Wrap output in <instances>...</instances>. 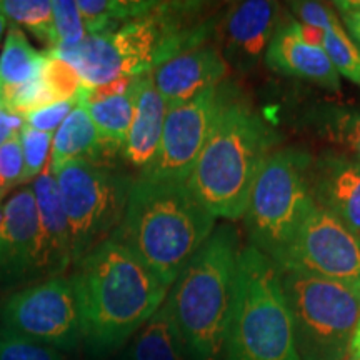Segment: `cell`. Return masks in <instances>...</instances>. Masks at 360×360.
<instances>
[{
  "mask_svg": "<svg viewBox=\"0 0 360 360\" xmlns=\"http://www.w3.org/2000/svg\"><path fill=\"white\" fill-rule=\"evenodd\" d=\"M82 319V345L94 359L122 350L162 307L170 287L137 255L105 240L70 276Z\"/></svg>",
  "mask_w": 360,
  "mask_h": 360,
  "instance_id": "6da1fadb",
  "label": "cell"
},
{
  "mask_svg": "<svg viewBox=\"0 0 360 360\" xmlns=\"http://www.w3.org/2000/svg\"><path fill=\"white\" fill-rule=\"evenodd\" d=\"M215 219L182 180L135 177L110 240L137 255L167 287L215 229Z\"/></svg>",
  "mask_w": 360,
  "mask_h": 360,
  "instance_id": "7a4b0ae2",
  "label": "cell"
},
{
  "mask_svg": "<svg viewBox=\"0 0 360 360\" xmlns=\"http://www.w3.org/2000/svg\"><path fill=\"white\" fill-rule=\"evenodd\" d=\"M277 143L278 135L265 117L232 90L187 186L215 219H244L255 179Z\"/></svg>",
  "mask_w": 360,
  "mask_h": 360,
  "instance_id": "3957f363",
  "label": "cell"
},
{
  "mask_svg": "<svg viewBox=\"0 0 360 360\" xmlns=\"http://www.w3.org/2000/svg\"><path fill=\"white\" fill-rule=\"evenodd\" d=\"M187 11V4L159 2L146 17L52 52L74 67L87 90L119 79L141 77L177 53L205 42V27L184 24Z\"/></svg>",
  "mask_w": 360,
  "mask_h": 360,
  "instance_id": "277c9868",
  "label": "cell"
},
{
  "mask_svg": "<svg viewBox=\"0 0 360 360\" xmlns=\"http://www.w3.org/2000/svg\"><path fill=\"white\" fill-rule=\"evenodd\" d=\"M240 249L233 225H215L170 287L164 304L193 360H224Z\"/></svg>",
  "mask_w": 360,
  "mask_h": 360,
  "instance_id": "5b68a950",
  "label": "cell"
},
{
  "mask_svg": "<svg viewBox=\"0 0 360 360\" xmlns=\"http://www.w3.org/2000/svg\"><path fill=\"white\" fill-rule=\"evenodd\" d=\"M224 360H302L278 269L252 245L238 252Z\"/></svg>",
  "mask_w": 360,
  "mask_h": 360,
  "instance_id": "8992f818",
  "label": "cell"
},
{
  "mask_svg": "<svg viewBox=\"0 0 360 360\" xmlns=\"http://www.w3.org/2000/svg\"><path fill=\"white\" fill-rule=\"evenodd\" d=\"M314 155L299 147L274 150L252 187L244 215L254 249L274 264L294 240L314 207L310 172Z\"/></svg>",
  "mask_w": 360,
  "mask_h": 360,
  "instance_id": "52a82bcc",
  "label": "cell"
},
{
  "mask_svg": "<svg viewBox=\"0 0 360 360\" xmlns=\"http://www.w3.org/2000/svg\"><path fill=\"white\" fill-rule=\"evenodd\" d=\"M302 360H345L360 321V290L278 269Z\"/></svg>",
  "mask_w": 360,
  "mask_h": 360,
  "instance_id": "ba28073f",
  "label": "cell"
},
{
  "mask_svg": "<svg viewBox=\"0 0 360 360\" xmlns=\"http://www.w3.org/2000/svg\"><path fill=\"white\" fill-rule=\"evenodd\" d=\"M52 172L69 222L75 267L119 227L135 177L105 162L85 160L65 162Z\"/></svg>",
  "mask_w": 360,
  "mask_h": 360,
  "instance_id": "9c48e42d",
  "label": "cell"
},
{
  "mask_svg": "<svg viewBox=\"0 0 360 360\" xmlns=\"http://www.w3.org/2000/svg\"><path fill=\"white\" fill-rule=\"evenodd\" d=\"M7 330L58 350L82 347V319L70 277L57 276L12 292L0 305Z\"/></svg>",
  "mask_w": 360,
  "mask_h": 360,
  "instance_id": "30bf717a",
  "label": "cell"
},
{
  "mask_svg": "<svg viewBox=\"0 0 360 360\" xmlns=\"http://www.w3.org/2000/svg\"><path fill=\"white\" fill-rule=\"evenodd\" d=\"M276 267L360 290V238L314 204Z\"/></svg>",
  "mask_w": 360,
  "mask_h": 360,
  "instance_id": "8fae6325",
  "label": "cell"
},
{
  "mask_svg": "<svg viewBox=\"0 0 360 360\" xmlns=\"http://www.w3.org/2000/svg\"><path fill=\"white\" fill-rule=\"evenodd\" d=\"M232 90L231 85L222 82L192 101L169 109L155 160L147 172L137 177L187 182Z\"/></svg>",
  "mask_w": 360,
  "mask_h": 360,
  "instance_id": "7c38bea8",
  "label": "cell"
},
{
  "mask_svg": "<svg viewBox=\"0 0 360 360\" xmlns=\"http://www.w3.org/2000/svg\"><path fill=\"white\" fill-rule=\"evenodd\" d=\"M42 238L32 187L4 202L0 227V287L44 281Z\"/></svg>",
  "mask_w": 360,
  "mask_h": 360,
  "instance_id": "4fadbf2b",
  "label": "cell"
},
{
  "mask_svg": "<svg viewBox=\"0 0 360 360\" xmlns=\"http://www.w3.org/2000/svg\"><path fill=\"white\" fill-rule=\"evenodd\" d=\"M227 70L220 49L204 42L169 58L150 74L167 109H174L222 84Z\"/></svg>",
  "mask_w": 360,
  "mask_h": 360,
  "instance_id": "5bb4252c",
  "label": "cell"
},
{
  "mask_svg": "<svg viewBox=\"0 0 360 360\" xmlns=\"http://www.w3.org/2000/svg\"><path fill=\"white\" fill-rule=\"evenodd\" d=\"M278 7L267 0H247L227 12L220 24V52L227 64L250 70L265 57L278 29Z\"/></svg>",
  "mask_w": 360,
  "mask_h": 360,
  "instance_id": "9a60e30c",
  "label": "cell"
},
{
  "mask_svg": "<svg viewBox=\"0 0 360 360\" xmlns=\"http://www.w3.org/2000/svg\"><path fill=\"white\" fill-rule=\"evenodd\" d=\"M310 187L314 204L360 238V162L342 152L314 157Z\"/></svg>",
  "mask_w": 360,
  "mask_h": 360,
  "instance_id": "2e32d148",
  "label": "cell"
},
{
  "mask_svg": "<svg viewBox=\"0 0 360 360\" xmlns=\"http://www.w3.org/2000/svg\"><path fill=\"white\" fill-rule=\"evenodd\" d=\"M264 60L272 70L321 85L332 94L340 92V75L322 45L309 42L299 20L278 27L270 40Z\"/></svg>",
  "mask_w": 360,
  "mask_h": 360,
  "instance_id": "e0dca14e",
  "label": "cell"
},
{
  "mask_svg": "<svg viewBox=\"0 0 360 360\" xmlns=\"http://www.w3.org/2000/svg\"><path fill=\"white\" fill-rule=\"evenodd\" d=\"M42 238L44 277L64 276L72 265L70 231L51 165L32 182Z\"/></svg>",
  "mask_w": 360,
  "mask_h": 360,
  "instance_id": "ac0fdd59",
  "label": "cell"
},
{
  "mask_svg": "<svg viewBox=\"0 0 360 360\" xmlns=\"http://www.w3.org/2000/svg\"><path fill=\"white\" fill-rule=\"evenodd\" d=\"M167 112V105L157 92L152 74L141 75L137 82L134 120L127 141L120 152V157L130 167L137 170L139 175L147 172L152 162L155 160Z\"/></svg>",
  "mask_w": 360,
  "mask_h": 360,
  "instance_id": "d6986e66",
  "label": "cell"
},
{
  "mask_svg": "<svg viewBox=\"0 0 360 360\" xmlns=\"http://www.w3.org/2000/svg\"><path fill=\"white\" fill-rule=\"evenodd\" d=\"M110 157V152L101 141L96 124L92 122L85 107L79 102L53 134L49 165H51V169H57L65 162L72 160L105 162V164H109L107 160Z\"/></svg>",
  "mask_w": 360,
  "mask_h": 360,
  "instance_id": "ffe728a7",
  "label": "cell"
},
{
  "mask_svg": "<svg viewBox=\"0 0 360 360\" xmlns=\"http://www.w3.org/2000/svg\"><path fill=\"white\" fill-rule=\"evenodd\" d=\"M119 360H193L170 317L167 305L148 319L120 352Z\"/></svg>",
  "mask_w": 360,
  "mask_h": 360,
  "instance_id": "44dd1931",
  "label": "cell"
},
{
  "mask_svg": "<svg viewBox=\"0 0 360 360\" xmlns=\"http://www.w3.org/2000/svg\"><path fill=\"white\" fill-rule=\"evenodd\" d=\"M137 82L125 94L109 96L102 98H85L80 103L89 112L90 119L96 124L101 141L110 152L112 157L120 155L127 141L135 114V97H137Z\"/></svg>",
  "mask_w": 360,
  "mask_h": 360,
  "instance_id": "7402d4cb",
  "label": "cell"
},
{
  "mask_svg": "<svg viewBox=\"0 0 360 360\" xmlns=\"http://www.w3.org/2000/svg\"><path fill=\"white\" fill-rule=\"evenodd\" d=\"M45 51H35L20 27L11 24L0 52V87H15L42 75Z\"/></svg>",
  "mask_w": 360,
  "mask_h": 360,
  "instance_id": "603a6c76",
  "label": "cell"
},
{
  "mask_svg": "<svg viewBox=\"0 0 360 360\" xmlns=\"http://www.w3.org/2000/svg\"><path fill=\"white\" fill-rule=\"evenodd\" d=\"M82 13L87 35L102 34L141 19L159 6V2H142V0H77Z\"/></svg>",
  "mask_w": 360,
  "mask_h": 360,
  "instance_id": "cb8c5ba5",
  "label": "cell"
},
{
  "mask_svg": "<svg viewBox=\"0 0 360 360\" xmlns=\"http://www.w3.org/2000/svg\"><path fill=\"white\" fill-rule=\"evenodd\" d=\"M317 132L342 148V154L360 162V110L345 107H319L312 114Z\"/></svg>",
  "mask_w": 360,
  "mask_h": 360,
  "instance_id": "d4e9b609",
  "label": "cell"
},
{
  "mask_svg": "<svg viewBox=\"0 0 360 360\" xmlns=\"http://www.w3.org/2000/svg\"><path fill=\"white\" fill-rule=\"evenodd\" d=\"M0 13L11 20V24L25 29L39 39L47 47L45 51L57 47L51 0H0Z\"/></svg>",
  "mask_w": 360,
  "mask_h": 360,
  "instance_id": "484cf974",
  "label": "cell"
},
{
  "mask_svg": "<svg viewBox=\"0 0 360 360\" xmlns=\"http://www.w3.org/2000/svg\"><path fill=\"white\" fill-rule=\"evenodd\" d=\"M322 47L337 74L360 87V49L349 37L339 17L334 15L322 29Z\"/></svg>",
  "mask_w": 360,
  "mask_h": 360,
  "instance_id": "4316f807",
  "label": "cell"
},
{
  "mask_svg": "<svg viewBox=\"0 0 360 360\" xmlns=\"http://www.w3.org/2000/svg\"><path fill=\"white\" fill-rule=\"evenodd\" d=\"M42 80L53 102H75L82 101L85 85L79 74L69 62L60 58L52 51H45V64L42 69Z\"/></svg>",
  "mask_w": 360,
  "mask_h": 360,
  "instance_id": "83f0119b",
  "label": "cell"
},
{
  "mask_svg": "<svg viewBox=\"0 0 360 360\" xmlns=\"http://www.w3.org/2000/svg\"><path fill=\"white\" fill-rule=\"evenodd\" d=\"M22 157H24V184L39 177L51 162V148L53 134L40 132L24 125L19 132Z\"/></svg>",
  "mask_w": 360,
  "mask_h": 360,
  "instance_id": "f1b7e54d",
  "label": "cell"
},
{
  "mask_svg": "<svg viewBox=\"0 0 360 360\" xmlns=\"http://www.w3.org/2000/svg\"><path fill=\"white\" fill-rule=\"evenodd\" d=\"M53 29H56L57 49L72 47L87 37V30L79 11L77 0H52Z\"/></svg>",
  "mask_w": 360,
  "mask_h": 360,
  "instance_id": "f546056e",
  "label": "cell"
},
{
  "mask_svg": "<svg viewBox=\"0 0 360 360\" xmlns=\"http://www.w3.org/2000/svg\"><path fill=\"white\" fill-rule=\"evenodd\" d=\"M0 360H67L58 350L0 326Z\"/></svg>",
  "mask_w": 360,
  "mask_h": 360,
  "instance_id": "4dcf8cb0",
  "label": "cell"
},
{
  "mask_svg": "<svg viewBox=\"0 0 360 360\" xmlns=\"http://www.w3.org/2000/svg\"><path fill=\"white\" fill-rule=\"evenodd\" d=\"M20 184H24V157L19 134H15L0 147V202Z\"/></svg>",
  "mask_w": 360,
  "mask_h": 360,
  "instance_id": "1f68e13d",
  "label": "cell"
},
{
  "mask_svg": "<svg viewBox=\"0 0 360 360\" xmlns=\"http://www.w3.org/2000/svg\"><path fill=\"white\" fill-rule=\"evenodd\" d=\"M75 105H77L75 102H57L52 105L42 107V109L30 112L24 117L25 125L40 130V132L56 134V130L60 127L65 117L70 114Z\"/></svg>",
  "mask_w": 360,
  "mask_h": 360,
  "instance_id": "d6a6232c",
  "label": "cell"
},
{
  "mask_svg": "<svg viewBox=\"0 0 360 360\" xmlns=\"http://www.w3.org/2000/svg\"><path fill=\"white\" fill-rule=\"evenodd\" d=\"M335 7L340 13L342 25H345L344 29H347L349 37L360 49V0L335 2Z\"/></svg>",
  "mask_w": 360,
  "mask_h": 360,
  "instance_id": "836d02e7",
  "label": "cell"
},
{
  "mask_svg": "<svg viewBox=\"0 0 360 360\" xmlns=\"http://www.w3.org/2000/svg\"><path fill=\"white\" fill-rule=\"evenodd\" d=\"M25 125V119L19 114H12L0 107V147L6 143L8 139L19 134Z\"/></svg>",
  "mask_w": 360,
  "mask_h": 360,
  "instance_id": "e575fe53",
  "label": "cell"
},
{
  "mask_svg": "<svg viewBox=\"0 0 360 360\" xmlns=\"http://www.w3.org/2000/svg\"><path fill=\"white\" fill-rule=\"evenodd\" d=\"M349 357H360V321L357 323V328H355L352 344H350Z\"/></svg>",
  "mask_w": 360,
  "mask_h": 360,
  "instance_id": "d590c367",
  "label": "cell"
},
{
  "mask_svg": "<svg viewBox=\"0 0 360 360\" xmlns=\"http://www.w3.org/2000/svg\"><path fill=\"white\" fill-rule=\"evenodd\" d=\"M6 29H7V19L0 13V39H2V34L6 32Z\"/></svg>",
  "mask_w": 360,
  "mask_h": 360,
  "instance_id": "8d00e7d4",
  "label": "cell"
},
{
  "mask_svg": "<svg viewBox=\"0 0 360 360\" xmlns=\"http://www.w3.org/2000/svg\"><path fill=\"white\" fill-rule=\"evenodd\" d=\"M2 219H4V202H0V227H2Z\"/></svg>",
  "mask_w": 360,
  "mask_h": 360,
  "instance_id": "74e56055",
  "label": "cell"
},
{
  "mask_svg": "<svg viewBox=\"0 0 360 360\" xmlns=\"http://www.w3.org/2000/svg\"><path fill=\"white\" fill-rule=\"evenodd\" d=\"M345 360H360V357H347Z\"/></svg>",
  "mask_w": 360,
  "mask_h": 360,
  "instance_id": "f35d334b",
  "label": "cell"
}]
</instances>
